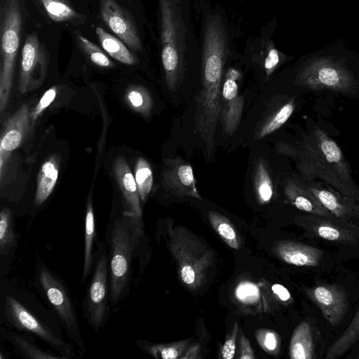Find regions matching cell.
I'll return each instance as SVG.
<instances>
[{"instance_id":"cell-1","label":"cell","mask_w":359,"mask_h":359,"mask_svg":"<svg viewBox=\"0 0 359 359\" xmlns=\"http://www.w3.org/2000/svg\"><path fill=\"white\" fill-rule=\"evenodd\" d=\"M0 322L8 328L32 334L65 359L75 357L74 346L65 340L54 313L22 280L1 278Z\"/></svg>"},{"instance_id":"cell-2","label":"cell","mask_w":359,"mask_h":359,"mask_svg":"<svg viewBox=\"0 0 359 359\" xmlns=\"http://www.w3.org/2000/svg\"><path fill=\"white\" fill-rule=\"evenodd\" d=\"M281 151L297 161L301 177L320 182L359 203V187L338 144L325 131L313 126L295 144H283Z\"/></svg>"},{"instance_id":"cell-3","label":"cell","mask_w":359,"mask_h":359,"mask_svg":"<svg viewBox=\"0 0 359 359\" xmlns=\"http://www.w3.org/2000/svg\"><path fill=\"white\" fill-rule=\"evenodd\" d=\"M228 50L225 27L217 18L205 21L203 48V86L196 98L195 131L210 157L220 118L222 71Z\"/></svg>"},{"instance_id":"cell-4","label":"cell","mask_w":359,"mask_h":359,"mask_svg":"<svg viewBox=\"0 0 359 359\" xmlns=\"http://www.w3.org/2000/svg\"><path fill=\"white\" fill-rule=\"evenodd\" d=\"M142 218L125 215L107 227L105 243L109 257L110 303L116 306L131 292L134 264L140 260L144 242Z\"/></svg>"},{"instance_id":"cell-5","label":"cell","mask_w":359,"mask_h":359,"mask_svg":"<svg viewBox=\"0 0 359 359\" xmlns=\"http://www.w3.org/2000/svg\"><path fill=\"white\" fill-rule=\"evenodd\" d=\"M34 285L71 342L77 347L81 355H84L86 346L70 291L63 280L40 258L37 259L36 264Z\"/></svg>"},{"instance_id":"cell-6","label":"cell","mask_w":359,"mask_h":359,"mask_svg":"<svg viewBox=\"0 0 359 359\" xmlns=\"http://www.w3.org/2000/svg\"><path fill=\"white\" fill-rule=\"evenodd\" d=\"M168 248L175 259L177 273L185 285L193 290L204 283L214 260V253L184 226L168 227Z\"/></svg>"},{"instance_id":"cell-7","label":"cell","mask_w":359,"mask_h":359,"mask_svg":"<svg viewBox=\"0 0 359 359\" xmlns=\"http://www.w3.org/2000/svg\"><path fill=\"white\" fill-rule=\"evenodd\" d=\"M161 13V61L170 90L179 86L184 67L182 23L173 0H159Z\"/></svg>"},{"instance_id":"cell-8","label":"cell","mask_w":359,"mask_h":359,"mask_svg":"<svg viewBox=\"0 0 359 359\" xmlns=\"http://www.w3.org/2000/svg\"><path fill=\"white\" fill-rule=\"evenodd\" d=\"M295 83L311 91L327 90L347 96L355 95L359 87L353 72L330 57L309 60L299 70Z\"/></svg>"},{"instance_id":"cell-9","label":"cell","mask_w":359,"mask_h":359,"mask_svg":"<svg viewBox=\"0 0 359 359\" xmlns=\"http://www.w3.org/2000/svg\"><path fill=\"white\" fill-rule=\"evenodd\" d=\"M22 30L19 0H7L1 25L0 114L6 110L13 86L15 59Z\"/></svg>"},{"instance_id":"cell-10","label":"cell","mask_w":359,"mask_h":359,"mask_svg":"<svg viewBox=\"0 0 359 359\" xmlns=\"http://www.w3.org/2000/svg\"><path fill=\"white\" fill-rule=\"evenodd\" d=\"M95 247L91 278L83 302V310L88 323L97 332L107 320L111 303L107 245L103 241H97Z\"/></svg>"},{"instance_id":"cell-11","label":"cell","mask_w":359,"mask_h":359,"mask_svg":"<svg viewBox=\"0 0 359 359\" xmlns=\"http://www.w3.org/2000/svg\"><path fill=\"white\" fill-rule=\"evenodd\" d=\"M295 220L308 237L346 245L359 244V226L351 221L311 214L299 215Z\"/></svg>"},{"instance_id":"cell-12","label":"cell","mask_w":359,"mask_h":359,"mask_svg":"<svg viewBox=\"0 0 359 359\" xmlns=\"http://www.w3.org/2000/svg\"><path fill=\"white\" fill-rule=\"evenodd\" d=\"M48 69L46 52L36 33L29 34L24 43L20 67L18 88L24 94L40 86Z\"/></svg>"},{"instance_id":"cell-13","label":"cell","mask_w":359,"mask_h":359,"mask_svg":"<svg viewBox=\"0 0 359 359\" xmlns=\"http://www.w3.org/2000/svg\"><path fill=\"white\" fill-rule=\"evenodd\" d=\"M239 72L230 68L222 83L219 121L226 135H233L238 128L244 107V99L238 91Z\"/></svg>"},{"instance_id":"cell-14","label":"cell","mask_w":359,"mask_h":359,"mask_svg":"<svg viewBox=\"0 0 359 359\" xmlns=\"http://www.w3.org/2000/svg\"><path fill=\"white\" fill-rule=\"evenodd\" d=\"M161 185L165 191L176 196L201 200L191 165L180 157L165 159Z\"/></svg>"},{"instance_id":"cell-15","label":"cell","mask_w":359,"mask_h":359,"mask_svg":"<svg viewBox=\"0 0 359 359\" xmlns=\"http://www.w3.org/2000/svg\"><path fill=\"white\" fill-rule=\"evenodd\" d=\"M306 293L321 311L324 318L333 326L343 320L348 306L345 292L338 285L321 284L306 289Z\"/></svg>"},{"instance_id":"cell-16","label":"cell","mask_w":359,"mask_h":359,"mask_svg":"<svg viewBox=\"0 0 359 359\" xmlns=\"http://www.w3.org/2000/svg\"><path fill=\"white\" fill-rule=\"evenodd\" d=\"M30 111L25 104L4 123L0 138V177H3L4 166L11 152L20 147L26 137L29 127Z\"/></svg>"},{"instance_id":"cell-17","label":"cell","mask_w":359,"mask_h":359,"mask_svg":"<svg viewBox=\"0 0 359 359\" xmlns=\"http://www.w3.org/2000/svg\"><path fill=\"white\" fill-rule=\"evenodd\" d=\"M100 13L110 29L131 48L140 50L142 44L137 29L128 13L114 0H101Z\"/></svg>"},{"instance_id":"cell-18","label":"cell","mask_w":359,"mask_h":359,"mask_svg":"<svg viewBox=\"0 0 359 359\" xmlns=\"http://www.w3.org/2000/svg\"><path fill=\"white\" fill-rule=\"evenodd\" d=\"M303 180L309 191L334 217L348 221L359 218L358 203L343 196L328 186L324 187L319 181Z\"/></svg>"},{"instance_id":"cell-19","label":"cell","mask_w":359,"mask_h":359,"mask_svg":"<svg viewBox=\"0 0 359 359\" xmlns=\"http://www.w3.org/2000/svg\"><path fill=\"white\" fill-rule=\"evenodd\" d=\"M113 169L123 198V213L142 218V210L137 186L125 157L120 156L116 158Z\"/></svg>"},{"instance_id":"cell-20","label":"cell","mask_w":359,"mask_h":359,"mask_svg":"<svg viewBox=\"0 0 359 359\" xmlns=\"http://www.w3.org/2000/svg\"><path fill=\"white\" fill-rule=\"evenodd\" d=\"M283 191L287 201L297 209L311 215L333 216L309 191L301 176L285 177Z\"/></svg>"},{"instance_id":"cell-21","label":"cell","mask_w":359,"mask_h":359,"mask_svg":"<svg viewBox=\"0 0 359 359\" xmlns=\"http://www.w3.org/2000/svg\"><path fill=\"white\" fill-rule=\"evenodd\" d=\"M18 236L15 229L13 212L4 207L0 212V277L8 276L15 257Z\"/></svg>"},{"instance_id":"cell-22","label":"cell","mask_w":359,"mask_h":359,"mask_svg":"<svg viewBox=\"0 0 359 359\" xmlns=\"http://www.w3.org/2000/svg\"><path fill=\"white\" fill-rule=\"evenodd\" d=\"M274 252L287 264L306 267L319 265L323 255L318 248L288 240L278 241L274 246Z\"/></svg>"},{"instance_id":"cell-23","label":"cell","mask_w":359,"mask_h":359,"mask_svg":"<svg viewBox=\"0 0 359 359\" xmlns=\"http://www.w3.org/2000/svg\"><path fill=\"white\" fill-rule=\"evenodd\" d=\"M0 337L7 341L14 352L27 359H65L59 353L42 349L35 342V337L27 332L14 330L1 325Z\"/></svg>"},{"instance_id":"cell-24","label":"cell","mask_w":359,"mask_h":359,"mask_svg":"<svg viewBox=\"0 0 359 359\" xmlns=\"http://www.w3.org/2000/svg\"><path fill=\"white\" fill-rule=\"evenodd\" d=\"M60 158L57 155L49 157L41 165L36 179L34 205L41 206L50 196L58 178Z\"/></svg>"},{"instance_id":"cell-25","label":"cell","mask_w":359,"mask_h":359,"mask_svg":"<svg viewBox=\"0 0 359 359\" xmlns=\"http://www.w3.org/2000/svg\"><path fill=\"white\" fill-rule=\"evenodd\" d=\"M84 224V259L81 280L84 282L91 274L94 262V247L96 246V226L92 199L86 203Z\"/></svg>"},{"instance_id":"cell-26","label":"cell","mask_w":359,"mask_h":359,"mask_svg":"<svg viewBox=\"0 0 359 359\" xmlns=\"http://www.w3.org/2000/svg\"><path fill=\"white\" fill-rule=\"evenodd\" d=\"M289 355L291 359H313L315 344L311 325L302 321L294 329L290 342Z\"/></svg>"},{"instance_id":"cell-27","label":"cell","mask_w":359,"mask_h":359,"mask_svg":"<svg viewBox=\"0 0 359 359\" xmlns=\"http://www.w3.org/2000/svg\"><path fill=\"white\" fill-rule=\"evenodd\" d=\"M252 179L259 203H269L273 195V184L269 167L263 158L256 161L253 168Z\"/></svg>"},{"instance_id":"cell-28","label":"cell","mask_w":359,"mask_h":359,"mask_svg":"<svg viewBox=\"0 0 359 359\" xmlns=\"http://www.w3.org/2000/svg\"><path fill=\"white\" fill-rule=\"evenodd\" d=\"M295 108V102L290 99L281 104L265 118L257 128L255 139L259 140L279 129L291 116Z\"/></svg>"},{"instance_id":"cell-29","label":"cell","mask_w":359,"mask_h":359,"mask_svg":"<svg viewBox=\"0 0 359 359\" xmlns=\"http://www.w3.org/2000/svg\"><path fill=\"white\" fill-rule=\"evenodd\" d=\"M137 345L157 359H181L189 346V339L168 343L151 344L145 341L138 340Z\"/></svg>"},{"instance_id":"cell-30","label":"cell","mask_w":359,"mask_h":359,"mask_svg":"<svg viewBox=\"0 0 359 359\" xmlns=\"http://www.w3.org/2000/svg\"><path fill=\"white\" fill-rule=\"evenodd\" d=\"M359 340V309L351 323L328 348L325 358L334 359L344 355Z\"/></svg>"},{"instance_id":"cell-31","label":"cell","mask_w":359,"mask_h":359,"mask_svg":"<svg viewBox=\"0 0 359 359\" xmlns=\"http://www.w3.org/2000/svg\"><path fill=\"white\" fill-rule=\"evenodd\" d=\"M95 32L103 49L111 57L125 65H133L135 63V59L130 50L119 39L99 27Z\"/></svg>"},{"instance_id":"cell-32","label":"cell","mask_w":359,"mask_h":359,"mask_svg":"<svg viewBox=\"0 0 359 359\" xmlns=\"http://www.w3.org/2000/svg\"><path fill=\"white\" fill-rule=\"evenodd\" d=\"M124 101L133 111L148 117L153 107V100L149 90L140 85L128 86L124 95Z\"/></svg>"},{"instance_id":"cell-33","label":"cell","mask_w":359,"mask_h":359,"mask_svg":"<svg viewBox=\"0 0 359 359\" xmlns=\"http://www.w3.org/2000/svg\"><path fill=\"white\" fill-rule=\"evenodd\" d=\"M208 216L211 226L224 243L230 248L238 250L240 241L236 229L230 220L215 211H210Z\"/></svg>"},{"instance_id":"cell-34","label":"cell","mask_w":359,"mask_h":359,"mask_svg":"<svg viewBox=\"0 0 359 359\" xmlns=\"http://www.w3.org/2000/svg\"><path fill=\"white\" fill-rule=\"evenodd\" d=\"M135 180L141 202L145 203L153 187L154 177L151 168L144 158H139L135 167Z\"/></svg>"},{"instance_id":"cell-35","label":"cell","mask_w":359,"mask_h":359,"mask_svg":"<svg viewBox=\"0 0 359 359\" xmlns=\"http://www.w3.org/2000/svg\"><path fill=\"white\" fill-rule=\"evenodd\" d=\"M48 16L54 21L62 22L75 18L76 13L65 2L60 0H40Z\"/></svg>"},{"instance_id":"cell-36","label":"cell","mask_w":359,"mask_h":359,"mask_svg":"<svg viewBox=\"0 0 359 359\" xmlns=\"http://www.w3.org/2000/svg\"><path fill=\"white\" fill-rule=\"evenodd\" d=\"M79 41L81 47L94 64L102 67L114 66L113 62L97 45L83 36H79Z\"/></svg>"},{"instance_id":"cell-37","label":"cell","mask_w":359,"mask_h":359,"mask_svg":"<svg viewBox=\"0 0 359 359\" xmlns=\"http://www.w3.org/2000/svg\"><path fill=\"white\" fill-rule=\"evenodd\" d=\"M255 337L260 347L269 354L276 355L280 348V338L273 330L259 329L255 332Z\"/></svg>"},{"instance_id":"cell-38","label":"cell","mask_w":359,"mask_h":359,"mask_svg":"<svg viewBox=\"0 0 359 359\" xmlns=\"http://www.w3.org/2000/svg\"><path fill=\"white\" fill-rule=\"evenodd\" d=\"M236 298L243 304H254L259 299L260 292L255 284L243 281L239 283L235 290Z\"/></svg>"},{"instance_id":"cell-39","label":"cell","mask_w":359,"mask_h":359,"mask_svg":"<svg viewBox=\"0 0 359 359\" xmlns=\"http://www.w3.org/2000/svg\"><path fill=\"white\" fill-rule=\"evenodd\" d=\"M57 89L56 86H53L47 90L34 109L30 112V119L32 124L34 123L44 110L53 102L57 95Z\"/></svg>"},{"instance_id":"cell-40","label":"cell","mask_w":359,"mask_h":359,"mask_svg":"<svg viewBox=\"0 0 359 359\" xmlns=\"http://www.w3.org/2000/svg\"><path fill=\"white\" fill-rule=\"evenodd\" d=\"M238 331V325L235 323L231 332L226 335L221 349V357L224 359H232L236 352V341Z\"/></svg>"},{"instance_id":"cell-41","label":"cell","mask_w":359,"mask_h":359,"mask_svg":"<svg viewBox=\"0 0 359 359\" xmlns=\"http://www.w3.org/2000/svg\"><path fill=\"white\" fill-rule=\"evenodd\" d=\"M281 62V54L273 46L269 47L264 60V69L267 76H269Z\"/></svg>"},{"instance_id":"cell-42","label":"cell","mask_w":359,"mask_h":359,"mask_svg":"<svg viewBox=\"0 0 359 359\" xmlns=\"http://www.w3.org/2000/svg\"><path fill=\"white\" fill-rule=\"evenodd\" d=\"M237 358L254 359L255 358L254 351L250 345L249 339L241 332L239 338V351Z\"/></svg>"},{"instance_id":"cell-43","label":"cell","mask_w":359,"mask_h":359,"mask_svg":"<svg viewBox=\"0 0 359 359\" xmlns=\"http://www.w3.org/2000/svg\"><path fill=\"white\" fill-rule=\"evenodd\" d=\"M271 291L280 302L284 303L290 302L291 295L288 290L280 284H273L271 286Z\"/></svg>"},{"instance_id":"cell-44","label":"cell","mask_w":359,"mask_h":359,"mask_svg":"<svg viewBox=\"0 0 359 359\" xmlns=\"http://www.w3.org/2000/svg\"><path fill=\"white\" fill-rule=\"evenodd\" d=\"M201 358V346L198 344H194L189 346L181 359H198Z\"/></svg>"},{"instance_id":"cell-45","label":"cell","mask_w":359,"mask_h":359,"mask_svg":"<svg viewBox=\"0 0 359 359\" xmlns=\"http://www.w3.org/2000/svg\"><path fill=\"white\" fill-rule=\"evenodd\" d=\"M356 358L359 359V353H358V355L355 356Z\"/></svg>"},{"instance_id":"cell-46","label":"cell","mask_w":359,"mask_h":359,"mask_svg":"<svg viewBox=\"0 0 359 359\" xmlns=\"http://www.w3.org/2000/svg\"><path fill=\"white\" fill-rule=\"evenodd\" d=\"M60 1H62L65 2V3L67 2V0H60Z\"/></svg>"}]
</instances>
